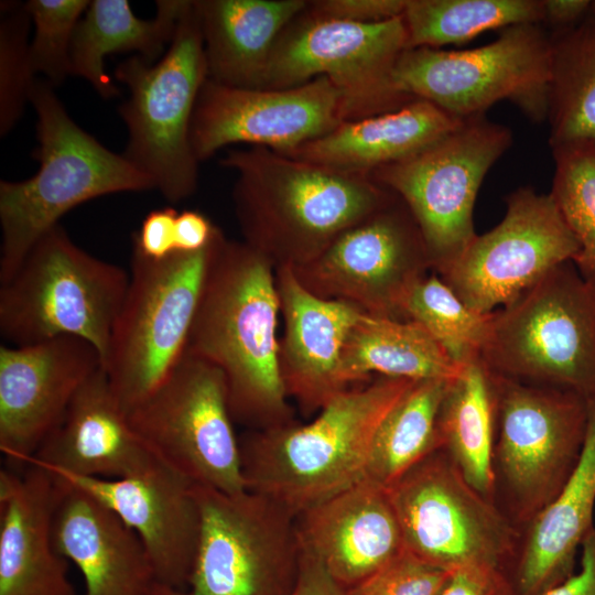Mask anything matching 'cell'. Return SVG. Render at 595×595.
Returning <instances> with one entry per match:
<instances>
[{"mask_svg": "<svg viewBox=\"0 0 595 595\" xmlns=\"http://www.w3.org/2000/svg\"><path fill=\"white\" fill-rule=\"evenodd\" d=\"M275 268L218 232L186 350L223 374L234 422L267 430L293 421L279 368Z\"/></svg>", "mask_w": 595, "mask_h": 595, "instance_id": "1", "label": "cell"}, {"mask_svg": "<svg viewBox=\"0 0 595 595\" xmlns=\"http://www.w3.org/2000/svg\"><path fill=\"white\" fill-rule=\"evenodd\" d=\"M219 164L236 173L232 202L242 240L274 268L309 263L396 197L369 175L262 147L232 149Z\"/></svg>", "mask_w": 595, "mask_h": 595, "instance_id": "2", "label": "cell"}, {"mask_svg": "<svg viewBox=\"0 0 595 595\" xmlns=\"http://www.w3.org/2000/svg\"><path fill=\"white\" fill-rule=\"evenodd\" d=\"M412 382L378 376L336 394L304 425L249 430L239 439L246 489L296 518L364 480L376 431Z\"/></svg>", "mask_w": 595, "mask_h": 595, "instance_id": "3", "label": "cell"}, {"mask_svg": "<svg viewBox=\"0 0 595 595\" xmlns=\"http://www.w3.org/2000/svg\"><path fill=\"white\" fill-rule=\"evenodd\" d=\"M36 173L0 182V284L71 209L100 196L155 190L153 180L80 128L46 79H36Z\"/></svg>", "mask_w": 595, "mask_h": 595, "instance_id": "4", "label": "cell"}, {"mask_svg": "<svg viewBox=\"0 0 595 595\" xmlns=\"http://www.w3.org/2000/svg\"><path fill=\"white\" fill-rule=\"evenodd\" d=\"M129 275L78 247L58 224L0 284V335L24 346L72 336L90 343L104 366Z\"/></svg>", "mask_w": 595, "mask_h": 595, "instance_id": "5", "label": "cell"}, {"mask_svg": "<svg viewBox=\"0 0 595 595\" xmlns=\"http://www.w3.org/2000/svg\"><path fill=\"white\" fill-rule=\"evenodd\" d=\"M115 78L127 86L118 112L128 141L123 155L150 176L170 203L197 187L198 161L191 145V122L207 65L197 0H185L164 55L150 63L138 55L119 63Z\"/></svg>", "mask_w": 595, "mask_h": 595, "instance_id": "6", "label": "cell"}, {"mask_svg": "<svg viewBox=\"0 0 595 595\" xmlns=\"http://www.w3.org/2000/svg\"><path fill=\"white\" fill-rule=\"evenodd\" d=\"M480 358L521 382L595 396V279L572 261L493 312Z\"/></svg>", "mask_w": 595, "mask_h": 595, "instance_id": "7", "label": "cell"}, {"mask_svg": "<svg viewBox=\"0 0 595 595\" xmlns=\"http://www.w3.org/2000/svg\"><path fill=\"white\" fill-rule=\"evenodd\" d=\"M491 374L497 413L494 501L522 530L552 502L580 459L587 399Z\"/></svg>", "mask_w": 595, "mask_h": 595, "instance_id": "8", "label": "cell"}, {"mask_svg": "<svg viewBox=\"0 0 595 595\" xmlns=\"http://www.w3.org/2000/svg\"><path fill=\"white\" fill-rule=\"evenodd\" d=\"M219 231L201 251H175L161 260L132 249L127 292L102 366L126 414L183 356Z\"/></svg>", "mask_w": 595, "mask_h": 595, "instance_id": "9", "label": "cell"}, {"mask_svg": "<svg viewBox=\"0 0 595 595\" xmlns=\"http://www.w3.org/2000/svg\"><path fill=\"white\" fill-rule=\"evenodd\" d=\"M550 67V34L539 23H523L474 48H407L392 76L403 94L459 119L485 115L496 102L509 100L541 122L548 118Z\"/></svg>", "mask_w": 595, "mask_h": 595, "instance_id": "10", "label": "cell"}, {"mask_svg": "<svg viewBox=\"0 0 595 595\" xmlns=\"http://www.w3.org/2000/svg\"><path fill=\"white\" fill-rule=\"evenodd\" d=\"M199 538L186 588L155 585L153 595H290L300 571L296 518L249 490L194 485Z\"/></svg>", "mask_w": 595, "mask_h": 595, "instance_id": "11", "label": "cell"}, {"mask_svg": "<svg viewBox=\"0 0 595 595\" xmlns=\"http://www.w3.org/2000/svg\"><path fill=\"white\" fill-rule=\"evenodd\" d=\"M387 490L407 551L447 572L488 565L509 573L521 530L466 480L442 448Z\"/></svg>", "mask_w": 595, "mask_h": 595, "instance_id": "12", "label": "cell"}, {"mask_svg": "<svg viewBox=\"0 0 595 595\" xmlns=\"http://www.w3.org/2000/svg\"><path fill=\"white\" fill-rule=\"evenodd\" d=\"M511 143L508 127L485 115L470 117L425 149L369 174L410 209L435 273L457 259L475 238L477 193Z\"/></svg>", "mask_w": 595, "mask_h": 595, "instance_id": "13", "label": "cell"}, {"mask_svg": "<svg viewBox=\"0 0 595 595\" xmlns=\"http://www.w3.org/2000/svg\"><path fill=\"white\" fill-rule=\"evenodd\" d=\"M127 416L149 451L195 485L247 490L225 378L212 363L185 349Z\"/></svg>", "mask_w": 595, "mask_h": 595, "instance_id": "14", "label": "cell"}, {"mask_svg": "<svg viewBox=\"0 0 595 595\" xmlns=\"http://www.w3.org/2000/svg\"><path fill=\"white\" fill-rule=\"evenodd\" d=\"M407 50L403 18L354 23L309 14L281 33L261 89H282L327 77L342 93L346 120L397 110L415 99L400 91L393 68Z\"/></svg>", "mask_w": 595, "mask_h": 595, "instance_id": "15", "label": "cell"}, {"mask_svg": "<svg viewBox=\"0 0 595 595\" xmlns=\"http://www.w3.org/2000/svg\"><path fill=\"white\" fill-rule=\"evenodd\" d=\"M429 270L432 262L423 235L397 195L343 231L317 258L293 268L314 295L398 321H407V296Z\"/></svg>", "mask_w": 595, "mask_h": 595, "instance_id": "16", "label": "cell"}, {"mask_svg": "<svg viewBox=\"0 0 595 595\" xmlns=\"http://www.w3.org/2000/svg\"><path fill=\"white\" fill-rule=\"evenodd\" d=\"M578 250L552 196L519 187L506 197L502 220L476 235L436 274L466 305L488 314L513 302L555 267L573 262Z\"/></svg>", "mask_w": 595, "mask_h": 595, "instance_id": "17", "label": "cell"}, {"mask_svg": "<svg viewBox=\"0 0 595 595\" xmlns=\"http://www.w3.org/2000/svg\"><path fill=\"white\" fill-rule=\"evenodd\" d=\"M346 120L342 93L325 76L282 89L228 87L207 78L191 122L198 162L231 144L288 154Z\"/></svg>", "mask_w": 595, "mask_h": 595, "instance_id": "18", "label": "cell"}, {"mask_svg": "<svg viewBox=\"0 0 595 595\" xmlns=\"http://www.w3.org/2000/svg\"><path fill=\"white\" fill-rule=\"evenodd\" d=\"M44 468L96 499L134 531L149 554L158 585L186 588L201 529L192 480L158 458L141 472L120 478Z\"/></svg>", "mask_w": 595, "mask_h": 595, "instance_id": "19", "label": "cell"}, {"mask_svg": "<svg viewBox=\"0 0 595 595\" xmlns=\"http://www.w3.org/2000/svg\"><path fill=\"white\" fill-rule=\"evenodd\" d=\"M101 366L88 342L62 336L0 346V450L23 464L57 425L83 383Z\"/></svg>", "mask_w": 595, "mask_h": 595, "instance_id": "20", "label": "cell"}, {"mask_svg": "<svg viewBox=\"0 0 595 595\" xmlns=\"http://www.w3.org/2000/svg\"><path fill=\"white\" fill-rule=\"evenodd\" d=\"M275 285L284 321L279 340L281 378L288 397L310 415L348 389L340 379V358L349 332L364 312L314 295L290 266L275 268Z\"/></svg>", "mask_w": 595, "mask_h": 595, "instance_id": "21", "label": "cell"}, {"mask_svg": "<svg viewBox=\"0 0 595 595\" xmlns=\"http://www.w3.org/2000/svg\"><path fill=\"white\" fill-rule=\"evenodd\" d=\"M0 472V595H76L54 543L58 478L35 464Z\"/></svg>", "mask_w": 595, "mask_h": 595, "instance_id": "22", "label": "cell"}, {"mask_svg": "<svg viewBox=\"0 0 595 595\" xmlns=\"http://www.w3.org/2000/svg\"><path fill=\"white\" fill-rule=\"evenodd\" d=\"M300 545L347 589L403 550L387 488L365 478L296 517Z\"/></svg>", "mask_w": 595, "mask_h": 595, "instance_id": "23", "label": "cell"}, {"mask_svg": "<svg viewBox=\"0 0 595 595\" xmlns=\"http://www.w3.org/2000/svg\"><path fill=\"white\" fill-rule=\"evenodd\" d=\"M156 457L131 428L102 367L78 389L32 463L84 477L120 478L141 472Z\"/></svg>", "mask_w": 595, "mask_h": 595, "instance_id": "24", "label": "cell"}, {"mask_svg": "<svg viewBox=\"0 0 595 595\" xmlns=\"http://www.w3.org/2000/svg\"><path fill=\"white\" fill-rule=\"evenodd\" d=\"M58 480L54 543L79 569L86 595H153L155 573L134 531L96 499Z\"/></svg>", "mask_w": 595, "mask_h": 595, "instance_id": "25", "label": "cell"}, {"mask_svg": "<svg viewBox=\"0 0 595 595\" xmlns=\"http://www.w3.org/2000/svg\"><path fill=\"white\" fill-rule=\"evenodd\" d=\"M595 396L580 459L552 502L521 530L509 576L517 595H543L575 572L576 555L595 528Z\"/></svg>", "mask_w": 595, "mask_h": 595, "instance_id": "26", "label": "cell"}, {"mask_svg": "<svg viewBox=\"0 0 595 595\" xmlns=\"http://www.w3.org/2000/svg\"><path fill=\"white\" fill-rule=\"evenodd\" d=\"M464 119L415 98L401 108L345 120L326 134L285 154L338 171L369 175L440 140Z\"/></svg>", "mask_w": 595, "mask_h": 595, "instance_id": "27", "label": "cell"}, {"mask_svg": "<svg viewBox=\"0 0 595 595\" xmlns=\"http://www.w3.org/2000/svg\"><path fill=\"white\" fill-rule=\"evenodd\" d=\"M307 0H197L208 79L261 89L273 47Z\"/></svg>", "mask_w": 595, "mask_h": 595, "instance_id": "28", "label": "cell"}, {"mask_svg": "<svg viewBox=\"0 0 595 595\" xmlns=\"http://www.w3.org/2000/svg\"><path fill=\"white\" fill-rule=\"evenodd\" d=\"M185 0H158L155 15L138 18L128 0H93L79 20L72 44V75L78 76L104 99L119 95L105 71L113 53L136 52L150 63L159 61L174 36Z\"/></svg>", "mask_w": 595, "mask_h": 595, "instance_id": "29", "label": "cell"}, {"mask_svg": "<svg viewBox=\"0 0 595 595\" xmlns=\"http://www.w3.org/2000/svg\"><path fill=\"white\" fill-rule=\"evenodd\" d=\"M463 367L419 323L364 313L345 342L339 374L349 388L372 374L413 381L452 380Z\"/></svg>", "mask_w": 595, "mask_h": 595, "instance_id": "30", "label": "cell"}, {"mask_svg": "<svg viewBox=\"0 0 595 595\" xmlns=\"http://www.w3.org/2000/svg\"><path fill=\"white\" fill-rule=\"evenodd\" d=\"M496 424L493 374L478 356L448 382L439 413V433L441 448L466 480L493 501Z\"/></svg>", "mask_w": 595, "mask_h": 595, "instance_id": "31", "label": "cell"}, {"mask_svg": "<svg viewBox=\"0 0 595 595\" xmlns=\"http://www.w3.org/2000/svg\"><path fill=\"white\" fill-rule=\"evenodd\" d=\"M451 380L413 381L386 414L374 436L366 478L390 487L441 448L439 413Z\"/></svg>", "mask_w": 595, "mask_h": 595, "instance_id": "32", "label": "cell"}, {"mask_svg": "<svg viewBox=\"0 0 595 595\" xmlns=\"http://www.w3.org/2000/svg\"><path fill=\"white\" fill-rule=\"evenodd\" d=\"M550 145L595 142V14L572 29L549 33Z\"/></svg>", "mask_w": 595, "mask_h": 595, "instance_id": "33", "label": "cell"}, {"mask_svg": "<svg viewBox=\"0 0 595 595\" xmlns=\"http://www.w3.org/2000/svg\"><path fill=\"white\" fill-rule=\"evenodd\" d=\"M407 48L462 44L483 32L543 19L542 0H407Z\"/></svg>", "mask_w": 595, "mask_h": 595, "instance_id": "34", "label": "cell"}, {"mask_svg": "<svg viewBox=\"0 0 595 595\" xmlns=\"http://www.w3.org/2000/svg\"><path fill=\"white\" fill-rule=\"evenodd\" d=\"M403 312L407 321L424 327L459 365L480 356L493 315L470 309L435 272L411 289Z\"/></svg>", "mask_w": 595, "mask_h": 595, "instance_id": "35", "label": "cell"}, {"mask_svg": "<svg viewBox=\"0 0 595 595\" xmlns=\"http://www.w3.org/2000/svg\"><path fill=\"white\" fill-rule=\"evenodd\" d=\"M551 148L554 176L549 194L578 242L573 263L584 277L595 279V142Z\"/></svg>", "mask_w": 595, "mask_h": 595, "instance_id": "36", "label": "cell"}, {"mask_svg": "<svg viewBox=\"0 0 595 595\" xmlns=\"http://www.w3.org/2000/svg\"><path fill=\"white\" fill-rule=\"evenodd\" d=\"M31 19L24 3L0 4V136L21 119L36 82L30 56Z\"/></svg>", "mask_w": 595, "mask_h": 595, "instance_id": "37", "label": "cell"}, {"mask_svg": "<svg viewBox=\"0 0 595 595\" xmlns=\"http://www.w3.org/2000/svg\"><path fill=\"white\" fill-rule=\"evenodd\" d=\"M87 0H29L24 8L34 24L30 56L34 73L54 87L72 75V44Z\"/></svg>", "mask_w": 595, "mask_h": 595, "instance_id": "38", "label": "cell"}, {"mask_svg": "<svg viewBox=\"0 0 595 595\" xmlns=\"http://www.w3.org/2000/svg\"><path fill=\"white\" fill-rule=\"evenodd\" d=\"M450 572L405 549L377 572L348 588V595H439Z\"/></svg>", "mask_w": 595, "mask_h": 595, "instance_id": "39", "label": "cell"}, {"mask_svg": "<svg viewBox=\"0 0 595 595\" xmlns=\"http://www.w3.org/2000/svg\"><path fill=\"white\" fill-rule=\"evenodd\" d=\"M407 0H315L306 12L313 17L354 23H377L401 17Z\"/></svg>", "mask_w": 595, "mask_h": 595, "instance_id": "40", "label": "cell"}, {"mask_svg": "<svg viewBox=\"0 0 595 595\" xmlns=\"http://www.w3.org/2000/svg\"><path fill=\"white\" fill-rule=\"evenodd\" d=\"M439 595H517L507 571L472 565L451 571Z\"/></svg>", "mask_w": 595, "mask_h": 595, "instance_id": "41", "label": "cell"}, {"mask_svg": "<svg viewBox=\"0 0 595 595\" xmlns=\"http://www.w3.org/2000/svg\"><path fill=\"white\" fill-rule=\"evenodd\" d=\"M177 212L173 207L151 210L133 235L132 246L143 256L161 260L175 252V221Z\"/></svg>", "mask_w": 595, "mask_h": 595, "instance_id": "42", "label": "cell"}, {"mask_svg": "<svg viewBox=\"0 0 595 595\" xmlns=\"http://www.w3.org/2000/svg\"><path fill=\"white\" fill-rule=\"evenodd\" d=\"M290 595H348V591L315 555L301 547L299 577Z\"/></svg>", "mask_w": 595, "mask_h": 595, "instance_id": "43", "label": "cell"}, {"mask_svg": "<svg viewBox=\"0 0 595 595\" xmlns=\"http://www.w3.org/2000/svg\"><path fill=\"white\" fill-rule=\"evenodd\" d=\"M218 230L201 212L183 210L175 221V251H201L212 244Z\"/></svg>", "mask_w": 595, "mask_h": 595, "instance_id": "44", "label": "cell"}, {"mask_svg": "<svg viewBox=\"0 0 595 595\" xmlns=\"http://www.w3.org/2000/svg\"><path fill=\"white\" fill-rule=\"evenodd\" d=\"M581 566L543 595H595V528L581 545Z\"/></svg>", "mask_w": 595, "mask_h": 595, "instance_id": "45", "label": "cell"}, {"mask_svg": "<svg viewBox=\"0 0 595 595\" xmlns=\"http://www.w3.org/2000/svg\"><path fill=\"white\" fill-rule=\"evenodd\" d=\"M543 19L551 28V33H556L574 28L581 23L591 12L593 1L589 0H542Z\"/></svg>", "mask_w": 595, "mask_h": 595, "instance_id": "46", "label": "cell"}, {"mask_svg": "<svg viewBox=\"0 0 595 595\" xmlns=\"http://www.w3.org/2000/svg\"><path fill=\"white\" fill-rule=\"evenodd\" d=\"M592 11H593V13L595 14V1H593V4H592Z\"/></svg>", "mask_w": 595, "mask_h": 595, "instance_id": "47", "label": "cell"}]
</instances>
